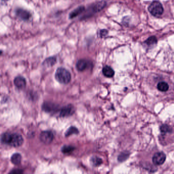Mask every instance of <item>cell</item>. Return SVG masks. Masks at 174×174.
<instances>
[{
    "mask_svg": "<svg viewBox=\"0 0 174 174\" xmlns=\"http://www.w3.org/2000/svg\"><path fill=\"white\" fill-rule=\"evenodd\" d=\"M148 10L153 16H159L164 12V8L160 2L154 1L148 7Z\"/></svg>",
    "mask_w": 174,
    "mask_h": 174,
    "instance_id": "277c9868",
    "label": "cell"
},
{
    "mask_svg": "<svg viewBox=\"0 0 174 174\" xmlns=\"http://www.w3.org/2000/svg\"><path fill=\"white\" fill-rule=\"evenodd\" d=\"M79 134V130L75 127H70L65 133L66 137H69L70 135L73 134Z\"/></svg>",
    "mask_w": 174,
    "mask_h": 174,
    "instance_id": "d6986e66",
    "label": "cell"
},
{
    "mask_svg": "<svg viewBox=\"0 0 174 174\" xmlns=\"http://www.w3.org/2000/svg\"><path fill=\"white\" fill-rule=\"evenodd\" d=\"M2 53H3V51H1V50H0V56L2 55Z\"/></svg>",
    "mask_w": 174,
    "mask_h": 174,
    "instance_id": "484cf974",
    "label": "cell"
},
{
    "mask_svg": "<svg viewBox=\"0 0 174 174\" xmlns=\"http://www.w3.org/2000/svg\"><path fill=\"white\" fill-rule=\"evenodd\" d=\"M57 59L56 57H51L46 59L43 63V65L46 67H51L56 62Z\"/></svg>",
    "mask_w": 174,
    "mask_h": 174,
    "instance_id": "5bb4252c",
    "label": "cell"
},
{
    "mask_svg": "<svg viewBox=\"0 0 174 174\" xmlns=\"http://www.w3.org/2000/svg\"><path fill=\"white\" fill-rule=\"evenodd\" d=\"M1 140L3 144L9 145L14 147L21 146L23 142V139L21 134H10L6 132L2 134Z\"/></svg>",
    "mask_w": 174,
    "mask_h": 174,
    "instance_id": "6da1fadb",
    "label": "cell"
},
{
    "mask_svg": "<svg viewBox=\"0 0 174 174\" xmlns=\"http://www.w3.org/2000/svg\"><path fill=\"white\" fill-rule=\"evenodd\" d=\"M1 1H4V2H7V1H8L9 0H1Z\"/></svg>",
    "mask_w": 174,
    "mask_h": 174,
    "instance_id": "d4e9b609",
    "label": "cell"
},
{
    "mask_svg": "<svg viewBox=\"0 0 174 174\" xmlns=\"http://www.w3.org/2000/svg\"><path fill=\"white\" fill-rule=\"evenodd\" d=\"M59 106L51 102H45L42 106L43 111L50 114H55L59 111Z\"/></svg>",
    "mask_w": 174,
    "mask_h": 174,
    "instance_id": "5b68a950",
    "label": "cell"
},
{
    "mask_svg": "<svg viewBox=\"0 0 174 174\" xmlns=\"http://www.w3.org/2000/svg\"><path fill=\"white\" fill-rule=\"evenodd\" d=\"M89 63L87 60L81 59L77 61L76 66L77 70L79 71H83L89 67Z\"/></svg>",
    "mask_w": 174,
    "mask_h": 174,
    "instance_id": "8fae6325",
    "label": "cell"
},
{
    "mask_svg": "<svg viewBox=\"0 0 174 174\" xmlns=\"http://www.w3.org/2000/svg\"><path fill=\"white\" fill-rule=\"evenodd\" d=\"M129 156V152L126 151L123 152L119 155L118 157V161L120 162H124L128 158Z\"/></svg>",
    "mask_w": 174,
    "mask_h": 174,
    "instance_id": "ac0fdd59",
    "label": "cell"
},
{
    "mask_svg": "<svg viewBox=\"0 0 174 174\" xmlns=\"http://www.w3.org/2000/svg\"><path fill=\"white\" fill-rule=\"evenodd\" d=\"M55 78L61 84H67L70 81V73L66 69L60 67L57 69Z\"/></svg>",
    "mask_w": 174,
    "mask_h": 174,
    "instance_id": "7a4b0ae2",
    "label": "cell"
},
{
    "mask_svg": "<svg viewBox=\"0 0 174 174\" xmlns=\"http://www.w3.org/2000/svg\"><path fill=\"white\" fill-rule=\"evenodd\" d=\"M85 10V7L84 6H81L79 7H77L76 9H75L69 14V18L72 19L76 18V16L79 15L83 13Z\"/></svg>",
    "mask_w": 174,
    "mask_h": 174,
    "instance_id": "7c38bea8",
    "label": "cell"
},
{
    "mask_svg": "<svg viewBox=\"0 0 174 174\" xmlns=\"http://www.w3.org/2000/svg\"><path fill=\"white\" fill-rule=\"evenodd\" d=\"M169 84L164 81H161L157 84V89L161 92H167L169 90Z\"/></svg>",
    "mask_w": 174,
    "mask_h": 174,
    "instance_id": "2e32d148",
    "label": "cell"
},
{
    "mask_svg": "<svg viewBox=\"0 0 174 174\" xmlns=\"http://www.w3.org/2000/svg\"><path fill=\"white\" fill-rule=\"evenodd\" d=\"M21 155L19 153H15L11 157V161L15 165L21 164Z\"/></svg>",
    "mask_w": 174,
    "mask_h": 174,
    "instance_id": "9a60e30c",
    "label": "cell"
},
{
    "mask_svg": "<svg viewBox=\"0 0 174 174\" xmlns=\"http://www.w3.org/2000/svg\"><path fill=\"white\" fill-rule=\"evenodd\" d=\"M75 112V109L71 104H69L62 107L60 110V116L61 117H66L71 116Z\"/></svg>",
    "mask_w": 174,
    "mask_h": 174,
    "instance_id": "9c48e42d",
    "label": "cell"
},
{
    "mask_svg": "<svg viewBox=\"0 0 174 174\" xmlns=\"http://www.w3.org/2000/svg\"><path fill=\"white\" fill-rule=\"evenodd\" d=\"M107 33H108V31H107V30H105V29H104V30H101L100 31V37H104L106 35H107Z\"/></svg>",
    "mask_w": 174,
    "mask_h": 174,
    "instance_id": "cb8c5ba5",
    "label": "cell"
},
{
    "mask_svg": "<svg viewBox=\"0 0 174 174\" xmlns=\"http://www.w3.org/2000/svg\"><path fill=\"white\" fill-rule=\"evenodd\" d=\"M102 73L104 76L107 77H113L114 76L115 72L113 68L110 66H106L102 69Z\"/></svg>",
    "mask_w": 174,
    "mask_h": 174,
    "instance_id": "4fadbf2b",
    "label": "cell"
},
{
    "mask_svg": "<svg viewBox=\"0 0 174 174\" xmlns=\"http://www.w3.org/2000/svg\"><path fill=\"white\" fill-rule=\"evenodd\" d=\"M54 139V134L51 131H42L40 135V139L45 144H51Z\"/></svg>",
    "mask_w": 174,
    "mask_h": 174,
    "instance_id": "52a82bcc",
    "label": "cell"
},
{
    "mask_svg": "<svg viewBox=\"0 0 174 174\" xmlns=\"http://www.w3.org/2000/svg\"><path fill=\"white\" fill-rule=\"evenodd\" d=\"M23 172L21 169H14L10 172L9 173V174H23Z\"/></svg>",
    "mask_w": 174,
    "mask_h": 174,
    "instance_id": "603a6c76",
    "label": "cell"
},
{
    "mask_svg": "<svg viewBox=\"0 0 174 174\" xmlns=\"http://www.w3.org/2000/svg\"><path fill=\"white\" fill-rule=\"evenodd\" d=\"M157 42V39L154 36H152L149 37L145 41V43L148 46H154L155 44H156Z\"/></svg>",
    "mask_w": 174,
    "mask_h": 174,
    "instance_id": "e0dca14e",
    "label": "cell"
},
{
    "mask_svg": "<svg viewBox=\"0 0 174 174\" xmlns=\"http://www.w3.org/2000/svg\"><path fill=\"white\" fill-rule=\"evenodd\" d=\"M74 147L71 146H64L62 149V151L64 153H68L73 151Z\"/></svg>",
    "mask_w": 174,
    "mask_h": 174,
    "instance_id": "7402d4cb",
    "label": "cell"
},
{
    "mask_svg": "<svg viewBox=\"0 0 174 174\" xmlns=\"http://www.w3.org/2000/svg\"><path fill=\"white\" fill-rule=\"evenodd\" d=\"M106 5V2L104 1L98 2L97 3L93 4L91 6L88 10L87 11V12L84 14V17L82 18H87L89 16H91L93 14H95L96 13L98 12L101 10H102L104 7Z\"/></svg>",
    "mask_w": 174,
    "mask_h": 174,
    "instance_id": "3957f363",
    "label": "cell"
},
{
    "mask_svg": "<svg viewBox=\"0 0 174 174\" xmlns=\"http://www.w3.org/2000/svg\"><path fill=\"white\" fill-rule=\"evenodd\" d=\"M92 164L94 166H98L102 163V160L101 158L95 156L92 157L91 159Z\"/></svg>",
    "mask_w": 174,
    "mask_h": 174,
    "instance_id": "44dd1931",
    "label": "cell"
},
{
    "mask_svg": "<svg viewBox=\"0 0 174 174\" xmlns=\"http://www.w3.org/2000/svg\"><path fill=\"white\" fill-rule=\"evenodd\" d=\"M14 84L16 88L19 89H23L26 86V81L23 76H18L14 79Z\"/></svg>",
    "mask_w": 174,
    "mask_h": 174,
    "instance_id": "30bf717a",
    "label": "cell"
},
{
    "mask_svg": "<svg viewBox=\"0 0 174 174\" xmlns=\"http://www.w3.org/2000/svg\"><path fill=\"white\" fill-rule=\"evenodd\" d=\"M160 131L163 134H167V133H170L172 131V129L170 127L166 124L162 125L160 127Z\"/></svg>",
    "mask_w": 174,
    "mask_h": 174,
    "instance_id": "ffe728a7",
    "label": "cell"
},
{
    "mask_svg": "<svg viewBox=\"0 0 174 174\" xmlns=\"http://www.w3.org/2000/svg\"><path fill=\"white\" fill-rule=\"evenodd\" d=\"M166 160V155L165 153L162 152H158L153 155L152 162L156 165H162L164 164Z\"/></svg>",
    "mask_w": 174,
    "mask_h": 174,
    "instance_id": "8992f818",
    "label": "cell"
},
{
    "mask_svg": "<svg viewBox=\"0 0 174 174\" xmlns=\"http://www.w3.org/2000/svg\"><path fill=\"white\" fill-rule=\"evenodd\" d=\"M15 14L18 18L24 21H28L32 16V15L29 11L21 8L16 9Z\"/></svg>",
    "mask_w": 174,
    "mask_h": 174,
    "instance_id": "ba28073f",
    "label": "cell"
}]
</instances>
